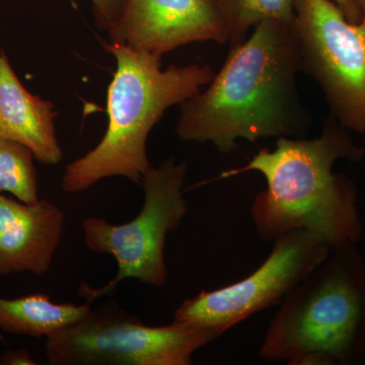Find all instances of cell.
Returning a JSON list of instances; mask_svg holds the SVG:
<instances>
[{"label":"cell","instance_id":"6da1fadb","mask_svg":"<svg viewBox=\"0 0 365 365\" xmlns=\"http://www.w3.org/2000/svg\"><path fill=\"white\" fill-rule=\"evenodd\" d=\"M299 55L292 25L259 24L204 91L185 101L176 125L186 143H211L234 153L242 139L306 135L309 115L297 90Z\"/></svg>","mask_w":365,"mask_h":365},{"label":"cell","instance_id":"7a4b0ae2","mask_svg":"<svg viewBox=\"0 0 365 365\" xmlns=\"http://www.w3.org/2000/svg\"><path fill=\"white\" fill-rule=\"evenodd\" d=\"M364 155V146L330 117L319 136L277 138L274 150L262 148L245 167L227 170L222 178L249 172L265 178L266 189L251 205L255 230L263 241L307 230L333 251L359 245L364 237L356 185L334 172V165L342 160L359 162Z\"/></svg>","mask_w":365,"mask_h":365},{"label":"cell","instance_id":"3957f363","mask_svg":"<svg viewBox=\"0 0 365 365\" xmlns=\"http://www.w3.org/2000/svg\"><path fill=\"white\" fill-rule=\"evenodd\" d=\"M103 46L117 61L108 88L109 125L93 150L66 165L61 186L69 194L81 193L112 177L126 178L141 186L153 167L146 144L153 127L168 109L193 97L215 76L208 64L163 69L162 56L109 41Z\"/></svg>","mask_w":365,"mask_h":365},{"label":"cell","instance_id":"277c9868","mask_svg":"<svg viewBox=\"0 0 365 365\" xmlns=\"http://www.w3.org/2000/svg\"><path fill=\"white\" fill-rule=\"evenodd\" d=\"M259 355L288 365L365 364V260L357 245L331 251L288 292Z\"/></svg>","mask_w":365,"mask_h":365},{"label":"cell","instance_id":"5b68a950","mask_svg":"<svg viewBox=\"0 0 365 365\" xmlns=\"http://www.w3.org/2000/svg\"><path fill=\"white\" fill-rule=\"evenodd\" d=\"M188 176V163L175 158L151 167L144 175V200L134 220L113 225L104 218L88 216L83 220L86 248L93 253L110 255L117 262L116 276L104 287L93 288L83 284L79 294L86 302L111 295L120 283L136 279L162 287L169 278L165 259V240L176 232L189 212L184 196Z\"/></svg>","mask_w":365,"mask_h":365},{"label":"cell","instance_id":"8992f818","mask_svg":"<svg viewBox=\"0 0 365 365\" xmlns=\"http://www.w3.org/2000/svg\"><path fill=\"white\" fill-rule=\"evenodd\" d=\"M217 338L177 319L145 325L111 300L48 337L45 355L52 365H190L196 351Z\"/></svg>","mask_w":365,"mask_h":365},{"label":"cell","instance_id":"52a82bcc","mask_svg":"<svg viewBox=\"0 0 365 365\" xmlns=\"http://www.w3.org/2000/svg\"><path fill=\"white\" fill-rule=\"evenodd\" d=\"M292 30L300 71L318 83L332 117L365 133V11L352 23L332 0H297Z\"/></svg>","mask_w":365,"mask_h":365},{"label":"cell","instance_id":"ba28073f","mask_svg":"<svg viewBox=\"0 0 365 365\" xmlns=\"http://www.w3.org/2000/svg\"><path fill=\"white\" fill-rule=\"evenodd\" d=\"M330 253L328 245L307 230L288 232L273 242L272 251L253 273L187 299L175 312V319L208 329L220 337L250 317L279 306Z\"/></svg>","mask_w":365,"mask_h":365},{"label":"cell","instance_id":"9c48e42d","mask_svg":"<svg viewBox=\"0 0 365 365\" xmlns=\"http://www.w3.org/2000/svg\"><path fill=\"white\" fill-rule=\"evenodd\" d=\"M109 42L162 56L197 42L227 44L217 0H124Z\"/></svg>","mask_w":365,"mask_h":365},{"label":"cell","instance_id":"30bf717a","mask_svg":"<svg viewBox=\"0 0 365 365\" xmlns=\"http://www.w3.org/2000/svg\"><path fill=\"white\" fill-rule=\"evenodd\" d=\"M64 223L63 210L49 201L26 203L0 194V274L47 273Z\"/></svg>","mask_w":365,"mask_h":365},{"label":"cell","instance_id":"8fae6325","mask_svg":"<svg viewBox=\"0 0 365 365\" xmlns=\"http://www.w3.org/2000/svg\"><path fill=\"white\" fill-rule=\"evenodd\" d=\"M56 117L55 106L26 90L0 51V137L23 144L43 165H58L63 153Z\"/></svg>","mask_w":365,"mask_h":365},{"label":"cell","instance_id":"7c38bea8","mask_svg":"<svg viewBox=\"0 0 365 365\" xmlns=\"http://www.w3.org/2000/svg\"><path fill=\"white\" fill-rule=\"evenodd\" d=\"M93 302L57 304L38 294L9 299L0 297V329L14 335L50 337L85 317Z\"/></svg>","mask_w":365,"mask_h":365},{"label":"cell","instance_id":"4fadbf2b","mask_svg":"<svg viewBox=\"0 0 365 365\" xmlns=\"http://www.w3.org/2000/svg\"><path fill=\"white\" fill-rule=\"evenodd\" d=\"M230 48L242 44L249 32L266 21L292 25L297 0H217Z\"/></svg>","mask_w":365,"mask_h":365},{"label":"cell","instance_id":"5bb4252c","mask_svg":"<svg viewBox=\"0 0 365 365\" xmlns=\"http://www.w3.org/2000/svg\"><path fill=\"white\" fill-rule=\"evenodd\" d=\"M34 158L32 151L23 144L0 137V193L7 192L21 202L39 200Z\"/></svg>","mask_w":365,"mask_h":365},{"label":"cell","instance_id":"9a60e30c","mask_svg":"<svg viewBox=\"0 0 365 365\" xmlns=\"http://www.w3.org/2000/svg\"><path fill=\"white\" fill-rule=\"evenodd\" d=\"M96 23L101 30L109 33L116 25L124 0H91Z\"/></svg>","mask_w":365,"mask_h":365},{"label":"cell","instance_id":"2e32d148","mask_svg":"<svg viewBox=\"0 0 365 365\" xmlns=\"http://www.w3.org/2000/svg\"><path fill=\"white\" fill-rule=\"evenodd\" d=\"M2 365H36L30 352L26 349L7 350L0 356Z\"/></svg>","mask_w":365,"mask_h":365},{"label":"cell","instance_id":"e0dca14e","mask_svg":"<svg viewBox=\"0 0 365 365\" xmlns=\"http://www.w3.org/2000/svg\"><path fill=\"white\" fill-rule=\"evenodd\" d=\"M332 1L339 6L348 21L357 23V21L361 20L362 14L364 13H362L356 0H332Z\"/></svg>","mask_w":365,"mask_h":365},{"label":"cell","instance_id":"ac0fdd59","mask_svg":"<svg viewBox=\"0 0 365 365\" xmlns=\"http://www.w3.org/2000/svg\"><path fill=\"white\" fill-rule=\"evenodd\" d=\"M357 4H359L360 9H361L362 13L365 11V0H356Z\"/></svg>","mask_w":365,"mask_h":365}]
</instances>
